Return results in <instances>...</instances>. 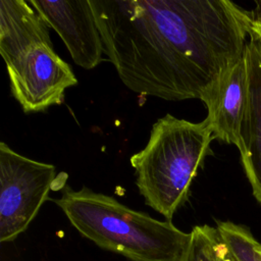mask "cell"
Listing matches in <instances>:
<instances>
[{
  "label": "cell",
  "mask_w": 261,
  "mask_h": 261,
  "mask_svg": "<svg viewBox=\"0 0 261 261\" xmlns=\"http://www.w3.org/2000/svg\"><path fill=\"white\" fill-rule=\"evenodd\" d=\"M104 54L130 91L201 99L244 56L254 16L228 0H90Z\"/></svg>",
  "instance_id": "6da1fadb"
},
{
  "label": "cell",
  "mask_w": 261,
  "mask_h": 261,
  "mask_svg": "<svg viewBox=\"0 0 261 261\" xmlns=\"http://www.w3.org/2000/svg\"><path fill=\"white\" fill-rule=\"evenodd\" d=\"M54 202L73 227L100 248L133 261H185L191 232L170 220L136 211L113 197L83 187L63 186Z\"/></svg>",
  "instance_id": "7a4b0ae2"
},
{
  "label": "cell",
  "mask_w": 261,
  "mask_h": 261,
  "mask_svg": "<svg viewBox=\"0 0 261 261\" xmlns=\"http://www.w3.org/2000/svg\"><path fill=\"white\" fill-rule=\"evenodd\" d=\"M48 25L30 1H0V54L12 96L24 112L45 111L64 100L77 80L54 50Z\"/></svg>",
  "instance_id": "3957f363"
},
{
  "label": "cell",
  "mask_w": 261,
  "mask_h": 261,
  "mask_svg": "<svg viewBox=\"0 0 261 261\" xmlns=\"http://www.w3.org/2000/svg\"><path fill=\"white\" fill-rule=\"evenodd\" d=\"M212 140L206 119L192 122L166 114L152 125L145 148L130 156L140 194L166 220L188 200Z\"/></svg>",
  "instance_id": "277c9868"
},
{
  "label": "cell",
  "mask_w": 261,
  "mask_h": 261,
  "mask_svg": "<svg viewBox=\"0 0 261 261\" xmlns=\"http://www.w3.org/2000/svg\"><path fill=\"white\" fill-rule=\"evenodd\" d=\"M55 166L0 143V242L9 243L34 220L54 186Z\"/></svg>",
  "instance_id": "5b68a950"
},
{
  "label": "cell",
  "mask_w": 261,
  "mask_h": 261,
  "mask_svg": "<svg viewBox=\"0 0 261 261\" xmlns=\"http://www.w3.org/2000/svg\"><path fill=\"white\" fill-rule=\"evenodd\" d=\"M30 3L60 36L76 65L92 69L103 61L104 47L90 0H30Z\"/></svg>",
  "instance_id": "8992f818"
},
{
  "label": "cell",
  "mask_w": 261,
  "mask_h": 261,
  "mask_svg": "<svg viewBox=\"0 0 261 261\" xmlns=\"http://www.w3.org/2000/svg\"><path fill=\"white\" fill-rule=\"evenodd\" d=\"M200 100L206 105L208 113L205 119L211 127L213 139L234 145L241 157L244 156L246 149L242 125L248 102L245 53L207 89Z\"/></svg>",
  "instance_id": "52a82bcc"
},
{
  "label": "cell",
  "mask_w": 261,
  "mask_h": 261,
  "mask_svg": "<svg viewBox=\"0 0 261 261\" xmlns=\"http://www.w3.org/2000/svg\"><path fill=\"white\" fill-rule=\"evenodd\" d=\"M248 102L242 125L246 153L241 157L255 199L261 203V42L252 31L245 48Z\"/></svg>",
  "instance_id": "ba28073f"
},
{
  "label": "cell",
  "mask_w": 261,
  "mask_h": 261,
  "mask_svg": "<svg viewBox=\"0 0 261 261\" xmlns=\"http://www.w3.org/2000/svg\"><path fill=\"white\" fill-rule=\"evenodd\" d=\"M185 261H237L222 241L216 227L196 225L191 230V243Z\"/></svg>",
  "instance_id": "9c48e42d"
},
{
  "label": "cell",
  "mask_w": 261,
  "mask_h": 261,
  "mask_svg": "<svg viewBox=\"0 0 261 261\" xmlns=\"http://www.w3.org/2000/svg\"><path fill=\"white\" fill-rule=\"evenodd\" d=\"M216 228L237 261H261V244L250 229L231 221H217Z\"/></svg>",
  "instance_id": "30bf717a"
},
{
  "label": "cell",
  "mask_w": 261,
  "mask_h": 261,
  "mask_svg": "<svg viewBox=\"0 0 261 261\" xmlns=\"http://www.w3.org/2000/svg\"><path fill=\"white\" fill-rule=\"evenodd\" d=\"M251 29L257 35V37L259 38V40L261 42V17L257 16V17L254 18Z\"/></svg>",
  "instance_id": "8fae6325"
},
{
  "label": "cell",
  "mask_w": 261,
  "mask_h": 261,
  "mask_svg": "<svg viewBox=\"0 0 261 261\" xmlns=\"http://www.w3.org/2000/svg\"><path fill=\"white\" fill-rule=\"evenodd\" d=\"M259 17H261V9H260V13H259V15H258Z\"/></svg>",
  "instance_id": "7c38bea8"
}]
</instances>
